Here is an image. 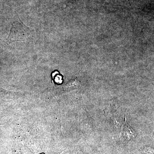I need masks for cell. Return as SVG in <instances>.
<instances>
[{
  "mask_svg": "<svg viewBox=\"0 0 154 154\" xmlns=\"http://www.w3.org/2000/svg\"><path fill=\"white\" fill-rule=\"evenodd\" d=\"M28 28L25 25L17 22H15L13 24L9 38L11 42L25 40V37L29 35Z\"/></svg>",
  "mask_w": 154,
  "mask_h": 154,
  "instance_id": "6da1fadb",
  "label": "cell"
},
{
  "mask_svg": "<svg viewBox=\"0 0 154 154\" xmlns=\"http://www.w3.org/2000/svg\"><path fill=\"white\" fill-rule=\"evenodd\" d=\"M80 85L79 82L76 80H71L66 85V88L67 89H72L78 88Z\"/></svg>",
  "mask_w": 154,
  "mask_h": 154,
  "instance_id": "7a4b0ae2",
  "label": "cell"
}]
</instances>
